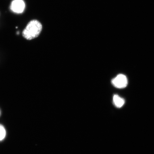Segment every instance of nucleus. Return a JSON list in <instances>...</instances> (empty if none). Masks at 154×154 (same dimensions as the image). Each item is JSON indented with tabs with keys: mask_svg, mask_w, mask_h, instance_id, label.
Listing matches in <instances>:
<instances>
[{
	"mask_svg": "<svg viewBox=\"0 0 154 154\" xmlns=\"http://www.w3.org/2000/svg\"><path fill=\"white\" fill-rule=\"evenodd\" d=\"M42 29V25L39 21L36 20H31L23 30L22 35L28 40L34 39L39 36Z\"/></svg>",
	"mask_w": 154,
	"mask_h": 154,
	"instance_id": "f257e3e1",
	"label": "nucleus"
},
{
	"mask_svg": "<svg viewBox=\"0 0 154 154\" xmlns=\"http://www.w3.org/2000/svg\"><path fill=\"white\" fill-rule=\"evenodd\" d=\"M112 83L117 88H124L128 85V79L125 75L120 74L113 79L112 80Z\"/></svg>",
	"mask_w": 154,
	"mask_h": 154,
	"instance_id": "f03ea898",
	"label": "nucleus"
},
{
	"mask_svg": "<svg viewBox=\"0 0 154 154\" xmlns=\"http://www.w3.org/2000/svg\"><path fill=\"white\" fill-rule=\"evenodd\" d=\"M25 7L26 5L23 0H13L10 7L13 12L20 14L23 12Z\"/></svg>",
	"mask_w": 154,
	"mask_h": 154,
	"instance_id": "7ed1b4c3",
	"label": "nucleus"
},
{
	"mask_svg": "<svg viewBox=\"0 0 154 154\" xmlns=\"http://www.w3.org/2000/svg\"><path fill=\"white\" fill-rule=\"evenodd\" d=\"M113 100L115 106L119 108L122 107L125 103V100L117 95L113 96Z\"/></svg>",
	"mask_w": 154,
	"mask_h": 154,
	"instance_id": "20e7f679",
	"label": "nucleus"
},
{
	"mask_svg": "<svg viewBox=\"0 0 154 154\" xmlns=\"http://www.w3.org/2000/svg\"><path fill=\"white\" fill-rule=\"evenodd\" d=\"M6 136V131L2 125H0V141L4 139Z\"/></svg>",
	"mask_w": 154,
	"mask_h": 154,
	"instance_id": "39448f33",
	"label": "nucleus"
}]
</instances>
